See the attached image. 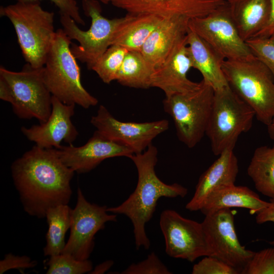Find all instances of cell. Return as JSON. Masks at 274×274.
<instances>
[{"instance_id": "obj_36", "label": "cell", "mask_w": 274, "mask_h": 274, "mask_svg": "<svg viewBox=\"0 0 274 274\" xmlns=\"http://www.w3.org/2000/svg\"><path fill=\"white\" fill-rule=\"evenodd\" d=\"M256 222L261 224L267 222L274 223V199H271L269 204L256 214ZM274 247V240L269 242Z\"/></svg>"}, {"instance_id": "obj_11", "label": "cell", "mask_w": 274, "mask_h": 274, "mask_svg": "<svg viewBox=\"0 0 274 274\" xmlns=\"http://www.w3.org/2000/svg\"><path fill=\"white\" fill-rule=\"evenodd\" d=\"M235 211L223 209L207 214L201 222L209 255L236 269L240 273L254 252L243 246L237 236Z\"/></svg>"}, {"instance_id": "obj_9", "label": "cell", "mask_w": 274, "mask_h": 274, "mask_svg": "<svg viewBox=\"0 0 274 274\" xmlns=\"http://www.w3.org/2000/svg\"><path fill=\"white\" fill-rule=\"evenodd\" d=\"M214 94V89L202 80L198 88L165 97L163 101L179 140L188 148L195 147L206 134Z\"/></svg>"}, {"instance_id": "obj_28", "label": "cell", "mask_w": 274, "mask_h": 274, "mask_svg": "<svg viewBox=\"0 0 274 274\" xmlns=\"http://www.w3.org/2000/svg\"><path fill=\"white\" fill-rule=\"evenodd\" d=\"M127 52L122 47L111 45L97 60L91 70L96 73L104 83L110 84L116 80L118 72Z\"/></svg>"}, {"instance_id": "obj_4", "label": "cell", "mask_w": 274, "mask_h": 274, "mask_svg": "<svg viewBox=\"0 0 274 274\" xmlns=\"http://www.w3.org/2000/svg\"><path fill=\"white\" fill-rule=\"evenodd\" d=\"M71 40L62 28L56 30L43 66L44 80L52 96L65 104L86 109L98 101L82 84L80 68L71 49Z\"/></svg>"}, {"instance_id": "obj_5", "label": "cell", "mask_w": 274, "mask_h": 274, "mask_svg": "<svg viewBox=\"0 0 274 274\" xmlns=\"http://www.w3.org/2000/svg\"><path fill=\"white\" fill-rule=\"evenodd\" d=\"M52 95L43 77V67L35 68L26 63L15 72L0 67V98L11 104L19 118H36L45 122L52 111Z\"/></svg>"}, {"instance_id": "obj_27", "label": "cell", "mask_w": 274, "mask_h": 274, "mask_svg": "<svg viewBox=\"0 0 274 274\" xmlns=\"http://www.w3.org/2000/svg\"><path fill=\"white\" fill-rule=\"evenodd\" d=\"M72 210L68 204H61L47 211L45 218L48 229L43 249L45 256L50 257L62 253L66 245L65 234L70 228Z\"/></svg>"}, {"instance_id": "obj_37", "label": "cell", "mask_w": 274, "mask_h": 274, "mask_svg": "<svg viewBox=\"0 0 274 274\" xmlns=\"http://www.w3.org/2000/svg\"><path fill=\"white\" fill-rule=\"evenodd\" d=\"M269 1L270 14L268 20L263 29L255 37L268 38L274 33V0H269Z\"/></svg>"}, {"instance_id": "obj_39", "label": "cell", "mask_w": 274, "mask_h": 274, "mask_svg": "<svg viewBox=\"0 0 274 274\" xmlns=\"http://www.w3.org/2000/svg\"><path fill=\"white\" fill-rule=\"evenodd\" d=\"M267 132L270 138L274 140V118L267 126Z\"/></svg>"}, {"instance_id": "obj_24", "label": "cell", "mask_w": 274, "mask_h": 274, "mask_svg": "<svg viewBox=\"0 0 274 274\" xmlns=\"http://www.w3.org/2000/svg\"><path fill=\"white\" fill-rule=\"evenodd\" d=\"M163 18L147 14L127 13L117 27L111 45H117L128 51H140L145 42Z\"/></svg>"}, {"instance_id": "obj_16", "label": "cell", "mask_w": 274, "mask_h": 274, "mask_svg": "<svg viewBox=\"0 0 274 274\" xmlns=\"http://www.w3.org/2000/svg\"><path fill=\"white\" fill-rule=\"evenodd\" d=\"M58 153L62 161L78 174L92 170L106 159L121 156L130 158L134 154L129 148L106 138L97 130L84 145L62 146Z\"/></svg>"}, {"instance_id": "obj_38", "label": "cell", "mask_w": 274, "mask_h": 274, "mask_svg": "<svg viewBox=\"0 0 274 274\" xmlns=\"http://www.w3.org/2000/svg\"><path fill=\"white\" fill-rule=\"evenodd\" d=\"M113 265V261L112 260L106 261L97 265L89 273H104L108 271Z\"/></svg>"}, {"instance_id": "obj_34", "label": "cell", "mask_w": 274, "mask_h": 274, "mask_svg": "<svg viewBox=\"0 0 274 274\" xmlns=\"http://www.w3.org/2000/svg\"><path fill=\"white\" fill-rule=\"evenodd\" d=\"M37 264V261L31 260L27 256H16L9 253L0 261V273L3 274L12 269H17L23 272L25 269L34 267Z\"/></svg>"}, {"instance_id": "obj_40", "label": "cell", "mask_w": 274, "mask_h": 274, "mask_svg": "<svg viewBox=\"0 0 274 274\" xmlns=\"http://www.w3.org/2000/svg\"><path fill=\"white\" fill-rule=\"evenodd\" d=\"M269 38H270L273 41H274V33Z\"/></svg>"}, {"instance_id": "obj_10", "label": "cell", "mask_w": 274, "mask_h": 274, "mask_svg": "<svg viewBox=\"0 0 274 274\" xmlns=\"http://www.w3.org/2000/svg\"><path fill=\"white\" fill-rule=\"evenodd\" d=\"M188 26L224 60L253 55L233 22L227 2L206 16L191 19Z\"/></svg>"}, {"instance_id": "obj_2", "label": "cell", "mask_w": 274, "mask_h": 274, "mask_svg": "<svg viewBox=\"0 0 274 274\" xmlns=\"http://www.w3.org/2000/svg\"><path fill=\"white\" fill-rule=\"evenodd\" d=\"M157 155L158 150L152 144L142 153L130 158L138 174L135 189L121 204L107 208L108 212L124 215L130 220L136 249L150 248V241L145 226L153 217L158 200L162 197H184L188 193L187 189L181 185L166 184L157 177L155 170Z\"/></svg>"}, {"instance_id": "obj_13", "label": "cell", "mask_w": 274, "mask_h": 274, "mask_svg": "<svg viewBox=\"0 0 274 274\" xmlns=\"http://www.w3.org/2000/svg\"><path fill=\"white\" fill-rule=\"evenodd\" d=\"M160 227L170 257L193 262L209 253L201 223L187 219L172 210L163 211Z\"/></svg>"}, {"instance_id": "obj_20", "label": "cell", "mask_w": 274, "mask_h": 274, "mask_svg": "<svg viewBox=\"0 0 274 274\" xmlns=\"http://www.w3.org/2000/svg\"><path fill=\"white\" fill-rule=\"evenodd\" d=\"M201 175L194 195L187 203L189 211H200L209 194L217 188L235 184L238 172L237 159L233 149L225 150Z\"/></svg>"}, {"instance_id": "obj_25", "label": "cell", "mask_w": 274, "mask_h": 274, "mask_svg": "<svg viewBox=\"0 0 274 274\" xmlns=\"http://www.w3.org/2000/svg\"><path fill=\"white\" fill-rule=\"evenodd\" d=\"M256 190L274 199V146L257 148L247 168Z\"/></svg>"}, {"instance_id": "obj_15", "label": "cell", "mask_w": 274, "mask_h": 274, "mask_svg": "<svg viewBox=\"0 0 274 274\" xmlns=\"http://www.w3.org/2000/svg\"><path fill=\"white\" fill-rule=\"evenodd\" d=\"M131 14H147L163 18L190 20L202 17L226 3L224 0H97Z\"/></svg>"}, {"instance_id": "obj_6", "label": "cell", "mask_w": 274, "mask_h": 274, "mask_svg": "<svg viewBox=\"0 0 274 274\" xmlns=\"http://www.w3.org/2000/svg\"><path fill=\"white\" fill-rule=\"evenodd\" d=\"M222 69L229 86L267 126L274 118V78L269 70L254 55L225 60Z\"/></svg>"}, {"instance_id": "obj_19", "label": "cell", "mask_w": 274, "mask_h": 274, "mask_svg": "<svg viewBox=\"0 0 274 274\" xmlns=\"http://www.w3.org/2000/svg\"><path fill=\"white\" fill-rule=\"evenodd\" d=\"M189 21L180 17L163 18L150 34L141 52L155 68L164 63L186 39Z\"/></svg>"}, {"instance_id": "obj_3", "label": "cell", "mask_w": 274, "mask_h": 274, "mask_svg": "<svg viewBox=\"0 0 274 274\" xmlns=\"http://www.w3.org/2000/svg\"><path fill=\"white\" fill-rule=\"evenodd\" d=\"M15 29L26 63L35 68L44 66L54 39V14L45 10L39 1L19 2L0 7Z\"/></svg>"}, {"instance_id": "obj_30", "label": "cell", "mask_w": 274, "mask_h": 274, "mask_svg": "<svg viewBox=\"0 0 274 274\" xmlns=\"http://www.w3.org/2000/svg\"><path fill=\"white\" fill-rule=\"evenodd\" d=\"M253 54L269 70L274 78V41L254 37L246 41Z\"/></svg>"}, {"instance_id": "obj_18", "label": "cell", "mask_w": 274, "mask_h": 274, "mask_svg": "<svg viewBox=\"0 0 274 274\" xmlns=\"http://www.w3.org/2000/svg\"><path fill=\"white\" fill-rule=\"evenodd\" d=\"M186 39L187 37L166 61L155 68L152 76L151 87L162 90L166 97L193 91L200 85V82H193L187 77L192 64Z\"/></svg>"}, {"instance_id": "obj_14", "label": "cell", "mask_w": 274, "mask_h": 274, "mask_svg": "<svg viewBox=\"0 0 274 274\" xmlns=\"http://www.w3.org/2000/svg\"><path fill=\"white\" fill-rule=\"evenodd\" d=\"M90 122L99 133L129 148L134 154L145 151L152 141L169 127L166 119L145 122L121 121L103 105L91 117Z\"/></svg>"}, {"instance_id": "obj_32", "label": "cell", "mask_w": 274, "mask_h": 274, "mask_svg": "<svg viewBox=\"0 0 274 274\" xmlns=\"http://www.w3.org/2000/svg\"><path fill=\"white\" fill-rule=\"evenodd\" d=\"M166 265L154 252L149 254L146 259L129 265L121 273L123 274H170Z\"/></svg>"}, {"instance_id": "obj_35", "label": "cell", "mask_w": 274, "mask_h": 274, "mask_svg": "<svg viewBox=\"0 0 274 274\" xmlns=\"http://www.w3.org/2000/svg\"><path fill=\"white\" fill-rule=\"evenodd\" d=\"M19 2L39 1L40 0H15ZM53 3L59 9V12L66 14L72 17L77 24L85 25L77 3L75 0H49Z\"/></svg>"}, {"instance_id": "obj_21", "label": "cell", "mask_w": 274, "mask_h": 274, "mask_svg": "<svg viewBox=\"0 0 274 274\" xmlns=\"http://www.w3.org/2000/svg\"><path fill=\"white\" fill-rule=\"evenodd\" d=\"M187 48L192 68L198 70L204 82L214 90L229 84L222 69V59L204 41L189 28L187 34Z\"/></svg>"}, {"instance_id": "obj_1", "label": "cell", "mask_w": 274, "mask_h": 274, "mask_svg": "<svg viewBox=\"0 0 274 274\" xmlns=\"http://www.w3.org/2000/svg\"><path fill=\"white\" fill-rule=\"evenodd\" d=\"M14 186L25 212L45 218L50 208L68 204L75 172L61 160L58 149L35 145L11 166Z\"/></svg>"}, {"instance_id": "obj_12", "label": "cell", "mask_w": 274, "mask_h": 274, "mask_svg": "<svg viewBox=\"0 0 274 274\" xmlns=\"http://www.w3.org/2000/svg\"><path fill=\"white\" fill-rule=\"evenodd\" d=\"M107 208L88 201L79 187L77 203L71 212L69 238L61 253L79 260L88 259L96 233L105 228L107 222L117 220V215L109 214Z\"/></svg>"}, {"instance_id": "obj_29", "label": "cell", "mask_w": 274, "mask_h": 274, "mask_svg": "<svg viewBox=\"0 0 274 274\" xmlns=\"http://www.w3.org/2000/svg\"><path fill=\"white\" fill-rule=\"evenodd\" d=\"M46 265L47 274H83L89 273L93 269L92 263L89 259L79 260L62 253L50 256Z\"/></svg>"}, {"instance_id": "obj_23", "label": "cell", "mask_w": 274, "mask_h": 274, "mask_svg": "<svg viewBox=\"0 0 274 274\" xmlns=\"http://www.w3.org/2000/svg\"><path fill=\"white\" fill-rule=\"evenodd\" d=\"M227 3L233 22L246 42L262 30L268 20L269 0H229Z\"/></svg>"}, {"instance_id": "obj_8", "label": "cell", "mask_w": 274, "mask_h": 274, "mask_svg": "<svg viewBox=\"0 0 274 274\" xmlns=\"http://www.w3.org/2000/svg\"><path fill=\"white\" fill-rule=\"evenodd\" d=\"M82 6L85 14L91 19L88 29H81L72 17L59 12L60 22L67 36L79 43L72 44L73 54L77 59L85 63L87 68L91 70L111 46L113 34L124 17L113 19L105 17L101 14L102 9L97 0H82Z\"/></svg>"}, {"instance_id": "obj_22", "label": "cell", "mask_w": 274, "mask_h": 274, "mask_svg": "<svg viewBox=\"0 0 274 274\" xmlns=\"http://www.w3.org/2000/svg\"><path fill=\"white\" fill-rule=\"evenodd\" d=\"M269 203L261 199L257 193L248 187L234 184L221 186L212 192L200 211L206 216L223 209L241 208L249 209L250 213L253 215Z\"/></svg>"}, {"instance_id": "obj_31", "label": "cell", "mask_w": 274, "mask_h": 274, "mask_svg": "<svg viewBox=\"0 0 274 274\" xmlns=\"http://www.w3.org/2000/svg\"><path fill=\"white\" fill-rule=\"evenodd\" d=\"M242 274H274V247L254 252Z\"/></svg>"}, {"instance_id": "obj_26", "label": "cell", "mask_w": 274, "mask_h": 274, "mask_svg": "<svg viewBox=\"0 0 274 274\" xmlns=\"http://www.w3.org/2000/svg\"><path fill=\"white\" fill-rule=\"evenodd\" d=\"M154 66L140 51H128L118 72L116 81L120 84L134 88L151 87Z\"/></svg>"}, {"instance_id": "obj_33", "label": "cell", "mask_w": 274, "mask_h": 274, "mask_svg": "<svg viewBox=\"0 0 274 274\" xmlns=\"http://www.w3.org/2000/svg\"><path fill=\"white\" fill-rule=\"evenodd\" d=\"M192 274H238L239 272L233 267L218 258L206 256L192 268Z\"/></svg>"}, {"instance_id": "obj_41", "label": "cell", "mask_w": 274, "mask_h": 274, "mask_svg": "<svg viewBox=\"0 0 274 274\" xmlns=\"http://www.w3.org/2000/svg\"><path fill=\"white\" fill-rule=\"evenodd\" d=\"M224 1H225L226 2L229 1V0H224Z\"/></svg>"}, {"instance_id": "obj_17", "label": "cell", "mask_w": 274, "mask_h": 274, "mask_svg": "<svg viewBox=\"0 0 274 274\" xmlns=\"http://www.w3.org/2000/svg\"><path fill=\"white\" fill-rule=\"evenodd\" d=\"M75 106L65 104L52 96V111L48 120L29 128L22 126L21 131L29 141L41 148L58 149L62 142L73 144L79 134L71 120Z\"/></svg>"}, {"instance_id": "obj_7", "label": "cell", "mask_w": 274, "mask_h": 274, "mask_svg": "<svg viewBox=\"0 0 274 274\" xmlns=\"http://www.w3.org/2000/svg\"><path fill=\"white\" fill-rule=\"evenodd\" d=\"M254 117L253 109L229 85L214 90L206 132L214 154L233 149L239 135L251 128Z\"/></svg>"}]
</instances>
